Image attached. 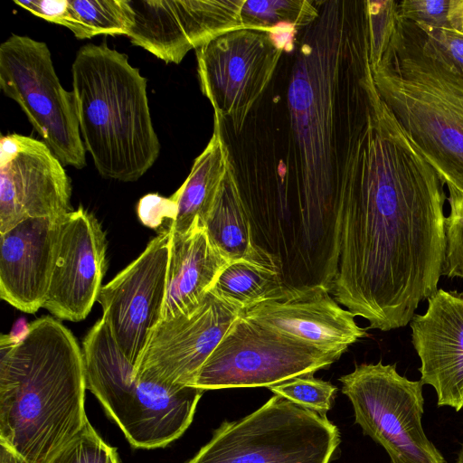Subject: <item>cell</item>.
<instances>
[{"mask_svg": "<svg viewBox=\"0 0 463 463\" xmlns=\"http://www.w3.org/2000/svg\"><path fill=\"white\" fill-rule=\"evenodd\" d=\"M444 184L377 92L359 168L343 189L330 292L369 328L406 326L437 291L446 250Z\"/></svg>", "mask_w": 463, "mask_h": 463, "instance_id": "1", "label": "cell"}, {"mask_svg": "<svg viewBox=\"0 0 463 463\" xmlns=\"http://www.w3.org/2000/svg\"><path fill=\"white\" fill-rule=\"evenodd\" d=\"M82 349L49 316L24 339L0 338V445L21 463H49L89 421Z\"/></svg>", "mask_w": 463, "mask_h": 463, "instance_id": "2", "label": "cell"}, {"mask_svg": "<svg viewBox=\"0 0 463 463\" xmlns=\"http://www.w3.org/2000/svg\"><path fill=\"white\" fill-rule=\"evenodd\" d=\"M376 89L447 185L463 192V71L413 22L397 17Z\"/></svg>", "mask_w": 463, "mask_h": 463, "instance_id": "3", "label": "cell"}, {"mask_svg": "<svg viewBox=\"0 0 463 463\" xmlns=\"http://www.w3.org/2000/svg\"><path fill=\"white\" fill-rule=\"evenodd\" d=\"M71 72L81 138L98 172L121 182L138 180L160 153L146 78L125 53L105 43L81 46Z\"/></svg>", "mask_w": 463, "mask_h": 463, "instance_id": "4", "label": "cell"}, {"mask_svg": "<svg viewBox=\"0 0 463 463\" xmlns=\"http://www.w3.org/2000/svg\"><path fill=\"white\" fill-rule=\"evenodd\" d=\"M86 387L131 446L164 448L191 425L204 391L137 378L101 317L82 342Z\"/></svg>", "mask_w": 463, "mask_h": 463, "instance_id": "5", "label": "cell"}, {"mask_svg": "<svg viewBox=\"0 0 463 463\" xmlns=\"http://www.w3.org/2000/svg\"><path fill=\"white\" fill-rule=\"evenodd\" d=\"M339 442L326 415L275 394L242 419L224 420L187 463H329Z\"/></svg>", "mask_w": 463, "mask_h": 463, "instance_id": "6", "label": "cell"}, {"mask_svg": "<svg viewBox=\"0 0 463 463\" xmlns=\"http://www.w3.org/2000/svg\"><path fill=\"white\" fill-rule=\"evenodd\" d=\"M0 88L63 165H86L75 97L61 84L43 42L12 34L0 45Z\"/></svg>", "mask_w": 463, "mask_h": 463, "instance_id": "7", "label": "cell"}, {"mask_svg": "<svg viewBox=\"0 0 463 463\" xmlns=\"http://www.w3.org/2000/svg\"><path fill=\"white\" fill-rule=\"evenodd\" d=\"M355 422L388 453L391 463H446L421 423V381L398 373L396 364H362L341 376Z\"/></svg>", "mask_w": 463, "mask_h": 463, "instance_id": "8", "label": "cell"}, {"mask_svg": "<svg viewBox=\"0 0 463 463\" xmlns=\"http://www.w3.org/2000/svg\"><path fill=\"white\" fill-rule=\"evenodd\" d=\"M320 349L241 315L204 362L193 387H269L329 367L343 354Z\"/></svg>", "mask_w": 463, "mask_h": 463, "instance_id": "9", "label": "cell"}, {"mask_svg": "<svg viewBox=\"0 0 463 463\" xmlns=\"http://www.w3.org/2000/svg\"><path fill=\"white\" fill-rule=\"evenodd\" d=\"M195 51L201 90L214 118L241 134L269 88L283 51L269 32L248 28L224 33Z\"/></svg>", "mask_w": 463, "mask_h": 463, "instance_id": "10", "label": "cell"}, {"mask_svg": "<svg viewBox=\"0 0 463 463\" xmlns=\"http://www.w3.org/2000/svg\"><path fill=\"white\" fill-rule=\"evenodd\" d=\"M171 235L168 229L159 232L136 260L102 287L97 300L113 339L135 366L162 320Z\"/></svg>", "mask_w": 463, "mask_h": 463, "instance_id": "11", "label": "cell"}, {"mask_svg": "<svg viewBox=\"0 0 463 463\" xmlns=\"http://www.w3.org/2000/svg\"><path fill=\"white\" fill-rule=\"evenodd\" d=\"M63 165L43 142L19 134L0 140V233L27 218L61 219L73 210Z\"/></svg>", "mask_w": 463, "mask_h": 463, "instance_id": "12", "label": "cell"}, {"mask_svg": "<svg viewBox=\"0 0 463 463\" xmlns=\"http://www.w3.org/2000/svg\"><path fill=\"white\" fill-rule=\"evenodd\" d=\"M241 309L209 291L190 315L161 320L134 368L137 378L192 386L199 370Z\"/></svg>", "mask_w": 463, "mask_h": 463, "instance_id": "13", "label": "cell"}, {"mask_svg": "<svg viewBox=\"0 0 463 463\" xmlns=\"http://www.w3.org/2000/svg\"><path fill=\"white\" fill-rule=\"evenodd\" d=\"M245 0H129L134 22L127 35L166 63H180L193 49L242 28Z\"/></svg>", "mask_w": 463, "mask_h": 463, "instance_id": "14", "label": "cell"}, {"mask_svg": "<svg viewBox=\"0 0 463 463\" xmlns=\"http://www.w3.org/2000/svg\"><path fill=\"white\" fill-rule=\"evenodd\" d=\"M107 239L96 217L80 206L60 222L49 291L43 308L56 317H87L102 288L107 270Z\"/></svg>", "mask_w": 463, "mask_h": 463, "instance_id": "15", "label": "cell"}, {"mask_svg": "<svg viewBox=\"0 0 463 463\" xmlns=\"http://www.w3.org/2000/svg\"><path fill=\"white\" fill-rule=\"evenodd\" d=\"M241 315L309 345L345 353L367 335L354 315L339 306L322 286L287 290L282 296L243 309Z\"/></svg>", "mask_w": 463, "mask_h": 463, "instance_id": "16", "label": "cell"}, {"mask_svg": "<svg viewBox=\"0 0 463 463\" xmlns=\"http://www.w3.org/2000/svg\"><path fill=\"white\" fill-rule=\"evenodd\" d=\"M411 323L420 381L434 388L439 406L463 408V293L437 289Z\"/></svg>", "mask_w": 463, "mask_h": 463, "instance_id": "17", "label": "cell"}, {"mask_svg": "<svg viewBox=\"0 0 463 463\" xmlns=\"http://www.w3.org/2000/svg\"><path fill=\"white\" fill-rule=\"evenodd\" d=\"M61 219L27 218L0 233V298L23 312L46 301Z\"/></svg>", "mask_w": 463, "mask_h": 463, "instance_id": "18", "label": "cell"}, {"mask_svg": "<svg viewBox=\"0 0 463 463\" xmlns=\"http://www.w3.org/2000/svg\"><path fill=\"white\" fill-rule=\"evenodd\" d=\"M229 263L212 244L204 227L172 232L162 320L192 314Z\"/></svg>", "mask_w": 463, "mask_h": 463, "instance_id": "19", "label": "cell"}, {"mask_svg": "<svg viewBox=\"0 0 463 463\" xmlns=\"http://www.w3.org/2000/svg\"><path fill=\"white\" fill-rule=\"evenodd\" d=\"M230 164L228 146L214 122L208 145L195 158L185 181L170 196L176 204V214L168 230L185 233L195 226H205Z\"/></svg>", "mask_w": 463, "mask_h": 463, "instance_id": "20", "label": "cell"}, {"mask_svg": "<svg viewBox=\"0 0 463 463\" xmlns=\"http://www.w3.org/2000/svg\"><path fill=\"white\" fill-rule=\"evenodd\" d=\"M204 228L212 244L230 262L242 260L259 264L232 163Z\"/></svg>", "mask_w": 463, "mask_h": 463, "instance_id": "21", "label": "cell"}, {"mask_svg": "<svg viewBox=\"0 0 463 463\" xmlns=\"http://www.w3.org/2000/svg\"><path fill=\"white\" fill-rule=\"evenodd\" d=\"M241 311L264 300L282 296L287 290L279 276L253 262H230L210 290Z\"/></svg>", "mask_w": 463, "mask_h": 463, "instance_id": "22", "label": "cell"}, {"mask_svg": "<svg viewBox=\"0 0 463 463\" xmlns=\"http://www.w3.org/2000/svg\"><path fill=\"white\" fill-rule=\"evenodd\" d=\"M72 10L70 29L77 39L99 34L128 35L134 22L129 0H69Z\"/></svg>", "mask_w": 463, "mask_h": 463, "instance_id": "23", "label": "cell"}, {"mask_svg": "<svg viewBox=\"0 0 463 463\" xmlns=\"http://www.w3.org/2000/svg\"><path fill=\"white\" fill-rule=\"evenodd\" d=\"M318 14L317 1L245 0L241 21L242 28L267 32L281 24L302 29L312 24Z\"/></svg>", "mask_w": 463, "mask_h": 463, "instance_id": "24", "label": "cell"}, {"mask_svg": "<svg viewBox=\"0 0 463 463\" xmlns=\"http://www.w3.org/2000/svg\"><path fill=\"white\" fill-rule=\"evenodd\" d=\"M397 14L418 25L463 33V0H404Z\"/></svg>", "mask_w": 463, "mask_h": 463, "instance_id": "25", "label": "cell"}, {"mask_svg": "<svg viewBox=\"0 0 463 463\" xmlns=\"http://www.w3.org/2000/svg\"><path fill=\"white\" fill-rule=\"evenodd\" d=\"M269 389L274 394L322 415L331 409L337 392L335 385L315 378L314 373L294 377Z\"/></svg>", "mask_w": 463, "mask_h": 463, "instance_id": "26", "label": "cell"}, {"mask_svg": "<svg viewBox=\"0 0 463 463\" xmlns=\"http://www.w3.org/2000/svg\"><path fill=\"white\" fill-rule=\"evenodd\" d=\"M49 463H121L116 448L108 444L88 421Z\"/></svg>", "mask_w": 463, "mask_h": 463, "instance_id": "27", "label": "cell"}, {"mask_svg": "<svg viewBox=\"0 0 463 463\" xmlns=\"http://www.w3.org/2000/svg\"><path fill=\"white\" fill-rule=\"evenodd\" d=\"M449 189V214L445 219L446 250L442 275L463 279V192Z\"/></svg>", "mask_w": 463, "mask_h": 463, "instance_id": "28", "label": "cell"}, {"mask_svg": "<svg viewBox=\"0 0 463 463\" xmlns=\"http://www.w3.org/2000/svg\"><path fill=\"white\" fill-rule=\"evenodd\" d=\"M369 26L371 69L380 62L394 28L398 2L392 0L366 1Z\"/></svg>", "mask_w": 463, "mask_h": 463, "instance_id": "29", "label": "cell"}, {"mask_svg": "<svg viewBox=\"0 0 463 463\" xmlns=\"http://www.w3.org/2000/svg\"><path fill=\"white\" fill-rule=\"evenodd\" d=\"M137 214L143 224L156 229L165 221L167 220L171 223L175 220L176 204L171 197L165 198L157 194H148L140 199Z\"/></svg>", "mask_w": 463, "mask_h": 463, "instance_id": "30", "label": "cell"}, {"mask_svg": "<svg viewBox=\"0 0 463 463\" xmlns=\"http://www.w3.org/2000/svg\"><path fill=\"white\" fill-rule=\"evenodd\" d=\"M14 3L43 20L70 29L72 13L69 0H14Z\"/></svg>", "mask_w": 463, "mask_h": 463, "instance_id": "31", "label": "cell"}, {"mask_svg": "<svg viewBox=\"0 0 463 463\" xmlns=\"http://www.w3.org/2000/svg\"><path fill=\"white\" fill-rule=\"evenodd\" d=\"M418 26L449 61L463 71V33L443 28Z\"/></svg>", "mask_w": 463, "mask_h": 463, "instance_id": "32", "label": "cell"}, {"mask_svg": "<svg viewBox=\"0 0 463 463\" xmlns=\"http://www.w3.org/2000/svg\"><path fill=\"white\" fill-rule=\"evenodd\" d=\"M297 30L295 25L281 24L272 27L269 33L279 49L283 52H291L294 49Z\"/></svg>", "mask_w": 463, "mask_h": 463, "instance_id": "33", "label": "cell"}, {"mask_svg": "<svg viewBox=\"0 0 463 463\" xmlns=\"http://www.w3.org/2000/svg\"><path fill=\"white\" fill-rule=\"evenodd\" d=\"M0 447V463H21L8 449L2 445Z\"/></svg>", "mask_w": 463, "mask_h": 463, "instance_id": "34", "label": "cell"}, {"mask_svg": "<svg viewBox=\"0 0 463 463\" xmlns=\"http://www.w3.org/2000/svg\"><path fill=\"white\" fill-rule=\"evenodd\" d=\"M456 463H463V443H462L461 449L458 452Z\"/></svg>", "mask_w": 463, "mask_h": 463, "instance_id": "35", "label": "cell"}]
</instances>
